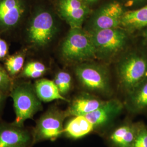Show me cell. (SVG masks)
Returning a JSON list of instances; mask_svg holds the SVG:
<instances>
[{"mask_svg":"<svg viewBox=\"0 0 147 147\" xmlns=\"http://www.w3.org/2000/svg\"><path fill=\"white\" fill-rule=\"evenodd\" d=\"M132 147H147V126L143 121L136 122V134Z\"/></svg>","mask_w":147,"mask_h":147,"instance_id":"cell-22","label":"cell"},{"mask_svg":"<svg viewBox=\"0 0 147 147\" xmlns=\"http://www.w3.org/2000/svg\"><path fill=\"white\" fill-rule=\"evenodd\" d=\"M26 56L25 51H20L15 54L8 56L5 59V70L13 79L17 78L21 73L24 67L25 59Z\"/></svg>","mask_w":147,"mask_h":147,"instance_id":"cell-19","label":"cell"},{"mask_svg":"<svg viewBox=\"0 0 147 147\" xmlns=\"http://www.w3.org/2000/svg\"><path fill=\"white\" fill-rule=\"evenodd\" d=\"M32 132L14 123H0V147H31Z\"/></svg>","mask_w":147,"mask_h":147,"instance_id":"cell-11","label":"cell"},{"mask_svg":"<svg viewBox=\"0 0 147 147\" xmlns=\"http://www.w3.org/2000/svg\"><path fill=\"white\" fill-rule=\"evenodd\" d=\"M125 108L124 104L116 99L106 100L94 111L85 117L94 126L95 130L108 125L119 116Z\"/></svg>","mask_w":147,"mask_h":147,"instance_id":"cell-12","label":"cell"},{"mask_svg":"<svg viewBox=\"0 0 147 147\" xmlns=\"http://www.w3.org/2000/svg\"><path fill=\"white\" fill-rule=\"evenodd\" d=\"M127 3L130 5H138L143 3L147 1V0H124Z\"/></svg>","mask_w":147,"mask_h":147,"instance_id":"cell-25","label":"cell"},{"mask_svg":"<svg viewBox=\"0 0 147 147\" xmlns=\"http://www.w3.org/2000/svg\"><path fill=\"white\" fill-rule=\"evenodd\" d=\"M9 47L5 40L0 38V61L5 59L8 56Z\"/></svg>","mask_w":147,"mask_h":147,"instance_id":"cell-24","label":"cell"},{"mask_svg":"<svg viewBox=\"0 0 147 147\" xmlns=\"http://www.w3.org/2000/svg\"><path fill=\"white\" fill-rule=\"evenodd\" d=\"M47 71V67L44 64L39 61H31L24 65L18 78L38 79L44 75Z\"/></svg>","mask_w":147,"mask_h":147,"instance_id":"cell-20","label":"cell"},{"mask_svg":"<svg viewBox=\"0 0 147 147\" xmlns=\"http://www.w3.org/2000/svg\"><path fill=\"white\" fill-rule=\"evenodd\" d=\"M9 96L13 100L16 125L24 126L25 121L33 118L42 109V101L37 96L34 86L26 81H14Z\"/></svg>","mask_w":147,"mask_h":147,"instance_id":"cell-3","label":"cell"},{"mask_svg":"<svg viewBox=\"0 0 147 147\" xmlns=\"http://www.w3.org/2000/svg\"><path fill=\"white\" fill-rule=\"evenodd\" d=\"M24 24V41L30 49L40 50L47 47L58 33L55 14L44 5H32Z\"/></svg>","mask_w":147,"mask_h":147,"instance_id":"cell-1","label":"cell"},{"mask_svg":"<svg viewBox=\"0 0 147 147\" xmlns=\"http://www.w3.org/2000/svg\"><path fill=\"white\" fill-rule=\"evenodd\" d=\"M121 26L127 31L147 28V5L137 9L125 11L121 19Z\"/></svg>","mask_w":147,"mask_h":147,"instance_id":"cell-18","label":"cell"},{"mask_svg":"<svg viewBox=\"0 0 147 147\" xmlns=\"http://www.w3.org/2000/svg\"><path fill=\"white\" fill-rule=\"evenodd\" d=\"M61 94L63 96L67 94L72 86V78L70 74L63 70L57 72L53 80Z\"/></svg>","mask_w":147,"mask_h":147,"instance_id":"cell-21","label":"cell"},{"mask_svg":"<svg viewBox=\"0 0 147 147\" xmlns=\"http://www.w3.org/2000/svg\"><path fill=\"white\" fill-rule=\"evenodd\" d=\"M32 5L30 0H0V35L24 24Z\"/></svg>","mask_w":147,"mask_h":147,"instance_id":"cell-8","label":"cell"},{"mask_svg":"<svg viewBox=\"0 0 147 147\" xmlns=\"http://www.w3.org/2000/svg\"><path fill=\"white\" fill-rule=\"evenodd\" d=\"M60 55L68 62H82L96 58L89 33L82 28H70L59 49Z\"/></svg>","mask_w":147,"mask_h":147,"instance_id":"cell-5","label":"cell"},{"mask_svg":"<svg viewBox=\"0 0 147 147\" xmlns=\"http://www.w3.org/2000/svg\"><path fill=\"white\" fill-rule=\"evenodd\" d=\"M106 100L88 92H82L70 102L67 112L69 117L86 116L96 110Z\"/></svg>","mask_w":147,"mask_h":147,"instance_id":"cell-13","label":"cell"},{"mask_svg":"<svg viewBox=\"0 0 147 147\" xmlns=\"http://www.w3.org/2000/svg\"><path fill=\"white\" fill-rule=\"evenodd\" d=\"M88 33L94 46L96 56L101 59L115 57L125 49L129 41L127 31L119 27Z\"/></svg>","mask_w":147,"mask_h":147,"instance_id":"cell-6","label":"cell"},{"mask_svg":"<svg viewBox=\"0 0 147 147\" xmlns=\"http://www.w3.org/2000/svg\"><path fill=\"white\" fill-rule=\"evenodd\" d=\"M55 9L57 16L70 28H82L84 22L92 13L90 7L83 0H55Z\"/></svg>","mask_w":147,"mask_h":147,"instance_id":"cell-10","label":"cell"},{"mask_svg":"<svg viewBox=\"0 0 147 147\" xmlns=\"http://www.w3.org/2000/svg\"><path fill=\"white\" fill-rule=\"evenodd\" d=\"M84 2L89 5V7L90 5H93L95 3H96L99 0H83Z\"/></svg>","mask_w":147,"mask_h":147,"instance_id":"cell-27","label":"cell"},{"mask_svg":"<svg viewBox=\"0 0 147 147\" xmlns=\"http://www.w3.org/2000/svg\"><path fill=\"white\" fill-rule=\"evenodd\" d=\"M119 84L127 94L147 78V50L134 49L125 53L117 65Z\"/></svg>","mask_w":147,"mask_h":147,"instance_id":"cell-2","label":"cell"},{"mask_svg":"<svg viewBox=\"0 0 147 147\" xmlns=\"http://www.w3.org/2000/svg\"><path fill=\"white\" fill-rule=\"evenodd\" d=\"M34 86L37 96L41 101L47 102L56 100L69 101L61 94L53 81L47 79H39L36 81Z\"/></svg>","mask_w":147,"mask_h":147,"instance_id":"cell-17","label":"cell"},{"mask_svg":"<svg viewBox=\"0 0 147 147\" xmlns=\"http://www.w3.org/2000/svg\"><path fill=\"white\" fill-rule=\"evenodd\" d=\"M136 134V122L128 121L111 132L109 140L115 147H132Z\"/></svg>","mask_w":147,"mask_h":147,"instance_id":"cell-15","label":"cell"},{"mask_svg":"<svg viewBox=\"0 0 147 147\" xmlns=\"http://www.w3.org/2000/svg\"><path fill=\"white\" fill-rule=\"evenodd\" d=\"M94 130V126L85 116H74L64 126L63 134L69 138L78 140L87 136Z\"/></svg>","mask_w":147,"mask_h":147,"instance_id":"cell-16","label":"cell"},{"mask_svg":"<svg viewBox=\"0 0 147 147\" xmlns=\"http://www.w3.org/2000/svg\"><path fill=\"white\" fill-rule=\"evenodd\" d=\"M13 84V79L5 69L0 65V92L7 95H9Z\"/></svg>","mask_w":147,"mask_h":147,"instance_id":"cell-23","label":"cell"},{"mask_svg":"<svg viewBox=\"0 0 147 147\" xmlns=\"http://www.w3.org/2000/svg\"><path fill=\"white\" fill-rule=\"evenodd\" d=\"M7 95L0 92V108L4 104Z\"/></svg>","mask_w":147,"mask_h":147,"instance_id":"cell-26","label":"cell"},{"mask_svg":"<svg viewBox=\"0 0 147 147\" xmlns=\"http://www.w3.org/2000/svg\"><path fill=\"white\" fill-rule=\"evenodd\" d=\"M125 11L119 2H108L90 14L84 30L89 32L118 27Z\"/></svg>","mask_w":147,"mask_h":147,"instance_id":"cell-9","label":"cell"},{"mask_svg":"<svg viewBox=\"0 0 147 147\" xmlns=\"http://www.w3.org/2000/svg\"><path fill=\"white\" fill-rule=\"evenodd\" d=\"M142 36L144 39V41L147 44V28L143 29L142 32Z\"/></svg>","mask_w":147,"mask_h":147,"instance_id":"cell-28","label":"cell"},{"mask_svg":"<svg viewBox=\"0 0 147 147\" xmlns=\"http://www.w3.org/2000/svg\"><path fill=\"white\" fill-rule=\"evenodd\" d=\"M74 72L79 83L87 92L98 96H109L112 94L110 74L104 65L84 62L77 65Z\"/></svg>","mask_w":147,"mask_h":147,"instance_id":"cell-4","label":"cell"},{"mask_svg":"<svg viewBox=\"0 0 147 147\" xmlns=\"http://www.w3.org/2000/svg\"><path fill=\"white\" fill-rule=\"evenodd\" d=\"M67 111L51 106L37 121L32 132L33 144L50 140L55 141L64 132V121L68 117Z\"/></svg>","mask_w":147,"mask_h":147,"instance_id":"cell-7","label":"cell"},{"mask_svg":"<svg viewBox=\"0 0 147 147\" xmlns=\"http://www.w3.org/2000/svg\"><path fill=\"white\" fill-rule=\"evenodd\" d=\"M126 95L124 107L132 115L147 112V78Z\"/></svg>","mask_w":147,"mask_h":147,"instance_id":"cell-14","label":"cell"}]
</instances>
